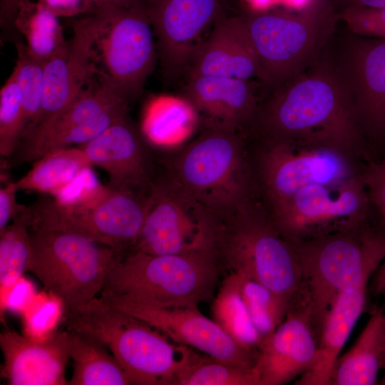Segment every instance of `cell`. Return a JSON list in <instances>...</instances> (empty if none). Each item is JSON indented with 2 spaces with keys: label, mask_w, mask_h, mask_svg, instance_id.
I'll use <instances>...</instances> for the list:
<instances>
[{
  "label": "cell",
  "mask_w": 385,
  "mask_h": 385,
  "mask_svg": "<svg viewBox=\"0 0 385 385\" xmlns=\"http://www.w3.org/2000/svg\"><path fill=\"white\" fill-rule=\"evenodd\" d=\"M255 118L268 139L330 148L355 160L369 158L348 86L327 70L281 83Z\"/></svg>",
  "instance_id": "obj_1"
},
{
  "label": "cell",
  "mask_w": 385,
  "mask_h": 385,
  "mask_svg": "<svg viewBox=\"0 0 385 385\" xmlns=\"http://www.w3.org/2000/svg\"><path fill=\"white\" fill-rule=\"evenodd\" d=\"M66 329L89 336L111 351L131 384L175 385L195 358L145 322L104 302L99 297L65 312Z\"/></svg>",
  "instance_id": "obj_2"
},
{
  "label": "cell",
  "mask_w": 385,
  "mask_h": 385,
  "mask_svg": "<svg viewBox=\"0 0 385 385\" xmlns=\"http://www.w3.org/2000/svg\"><path fill=\"white\" fill-rule=\"evenodd\" d=\"M290 242L300 263L304 297L318 333L337 296L368 285L385 260V228L374 227L369 220L347 230Z\"/></svg>",
  "instance_id": "obj_3"
},
{
  "label": "cell",
  "mask_w": 385,
  "mask_h": 385,
  "mask_svg": "<svg viewBox=\"0 0 385 385\" xmlns=\"http://www.w3.org/2000/svg\"><path fill=\"white\" fill-rule=\"evenodd\" d=\"M214 255H156L131 251L113 265L99 297L108 304L197 307L215 284Z\"/></svg>",
  "instance_id": "obj_4"
},
{
  "label": "cell",
  "mask_w": 385,
  "mask_h": 385,
  "mask_svg": "<svg viewBox=\"0 0 385 385\" xmlns=\"http://www.w3.org/2000/svg\"><path fill=\"white\" fill-rule=\"evenodd\" d=\"M171 179L220 220L250 200L242 139L236 131L207 127L172 164Z\"/></svg>",
  "instance_id": "obj_5"
},
{
  "label": "cell",
  "mask_w": 385,
  "mask_h": 385,
  "mask_svg": "<svg viewBox=\"0 0 385 385\" xmlns=\"http://www.w3.org/2000/svg\"><path fill=\"white\" fill-rule=\"evenodd\" d=\"M26 272L58 297L65 312L98 297L113 265L124 255L81 235L51 230H31Z\"/></svg>",
  "instance_id": "obj_6"
},
{
  "label": "cell",
  "mask_w": 385,
  "mask_h": 385,
  "mask_svg": "<svg viewBox=\"0 0 385 385\" xmlns=\"http://www.w3.org/2000/svg\"><path fill=\"white\" fill-rule=\"evenodd\" d=\"M229 221L230 228L227 232L222 229L218 247L233 272L266 286L291 306L304 299V280L296 251L268 212L250 201Z\"/></svg>",
  "instance_id": "obj_7"
},
{
  "label": "cell",
  "mask_w": 385,
  "mask_h": 385,
  "mask_svg": "<svg viewBox=\"0 0 385 385\" xmlns=\"http://www.w3.org/2000/svg\"><path fill=\"white\" fill-rule=\"evenodd\" d=\"M242 16L264 82L270 84H281L294 77L321 48L334 22L327 0H315L294 13L253 10Z\"/></svg>",
  "instance_id": "obj_8"
},
{
  "label": "cell",
  "mask_w": 385,
  "mask_h": 385,
  "mask_svg": "<svg viewBox=\"0 0 385 385\" xmlns=\"http://www.w3.org/2000/svg\"><path fill=\"white\" fill-rule=\"evenodd\" d=\"M148 195L108 186L90 205L71 207L39 194L29 205L30 229L77 234L125 255L133 251L142 230Z\"/></svg>",
  "instance_id": "obj_9"
},
{
  "label": "cell",
  "mask_w": 385,
  "mask_h": 385,
  "mask_svg": "<svg viewBox=\"0 0 385 385\" xmlns=\"http://www.w3.org/2000/svg\"><path fill=\"white\" fill-rule=\"evenodd\" d=\"M220 220L171 179L155 180L133 251L156 255L215 253Z\"/></svg>",
  "instance_id": "obj_10"
},
{
  "label": "cell",
  "mask_w": 385,
  "mask_h": 385,
  "mask_svg": "<svg viewBox=\"0 0 385 385\" xmlns=\"http://www.w3.org/2000/svg\"><path fill=\"white\" fill-rule=\"evenodd\" d=\"M371 208L360 171L338 183L306 187L267 212L284 238L299 241L359 226Z\"/></svg>",
  "instance_id": "obj_11"
},
{
  "label": "cell",
  "mask_w": 385,
  "mask_h": 385,
  "mask_svg": "<svg viewBox=\"0 0 385 385\" xmlns=\"http://www.w3.org/2000/svg\"><path fill=\"white\" fill-rule=\"evenodd\" d=\"M257 160L259 183L268 207L317 184H333L358 173L355 159L333 148L268 139Z\"/></svg>",
  "instance_id": "obj_12"
},
{
  "label": "cell",
  "mask_w": 385,
  "mask_h": 385,
  "mask_svg": "<svg viewBox=\"0 0 385 385\" xmlns=\"http://www.w3.org/2000/svg\"><path fill=\"white\" fill-rule=\"evenodd\" d=\"M131 101L98 69L49 127L19 144V162L33 163L51 150L87 143L128 114Z\"/></svg>",
  "instance_id": "obj_13"
},
{
  "label": "cell",
  "mask_w": 385,
  "mask_h": 385,
  "mask_svg": "<svg viewBox=\"0 0 385 385\" xmlns=\"http://www.w3.org/2000/svg\"><path fill=\"white\" fill-rule=\"evenodd\" d=\"M104 24L96 46L106 76L132 101L143 90L156 58L155 35L140 6L101 4Z\"/></svg>",
  "instance_id": "obj_14"
},
{
  "label": "cell",
  "mask_w": 385,
  "mask_h": 385,
  "mask_svg": "<svg viewBox=\"0 0 385 385\" xmlns=\"http://www.w3.org/2000/svg\"><path fill=\"white\" fill-rule=\"evenodd\" d=\"M104 24L101 6L72 19L71 38L44 62V91L41 113L25 141L49 127L73 103L98 68L94 48Z\"/></svg>",
  "instance_id": "obj_15"
},
{
  "label": "cell",
  "mask_w": 385,
  "mask_h": 385,
  "mask_svg": "<svg viewBox=\"0 0 385 385\" xmlns=\"http://www.w3.org/2000/svg\"><path fill=\"white\" fill-rule=\"evenodd\" d=\"M231 0H141L157 40L165 77L174 78L188 70L201 38L227 14Z\"/></svg>",
  "instance_id": "obj_16"
},
{
  "label": "cell",
  "mask_w": 385,
  "mask_h": 385,
  "mask_svg": "<svg viewBox=\"0 0 385 385\" xmlns=\"http://www.w3.org/2000/svg\"><path fill=\"white\" fill-rule=\"evenodd\" d=\"M108 304L145 322L177 344L196 349L213 359L254 366L257 356L240 346L197 307H156L125 302Z\"/></svg>",
  "instance_id": "obj_17"
},
{
  "label": "cell",
  "mask_w": 385,
  "mask_h": 385,
  "mask_svg": "<svg viewBox=\"0 0 385 385\" xmlns=\"http://www.w3.org/2000/svg\"><path fill=\"white\" fill-rule=\"evenodd\" d=\"M318 339L307 302L292 305L258 351L253 368L259 385L285 384L309 371L317 359Z\"/></svg>",
  "instance_id": "obj_18"
},
{
  "label": "cell",
  "mask_w": 385,
  "mask_h": 385,
  "mask_svg": "<svg viewBox=\"0 0 385 385\" xmlns=\"http://www.w3.org/2000/svg\"><path fill=\"white\" fill-rule=\"evenodd\" d=\"M80 147L92 165L107 173L110 188L145 194L150 192L154 180L151 146L128 114Z\"/></svg>",
  "instance_id": "obj_19"
},
{
  "label": "cell",
  "mask_w": 385,
  "mask_h": 385,
  "mask_svg": "<svg viewBox=\"0 0 385 385\" xmlns=\"http://www.w3.org/2000/svg\"><path fill=\"white\" fill-rule=\"evenodd\" d=\"M68 334L58 331L48 339L36 341L9 329L2 332L1 376L11 385L68 384Z\"/></svg>",
  "instance_id": "obj_20"
},
{
  "label": "cell",
  "mask_w": 385,
  "mask_h": 385,
  "mask_svg": "<svg viewBox=\"0 0 385 385\" xmlns=\"http://www.w3.org/2000/svg\"><path fill=\"white\" fill-rule=\"evenodd\" d=\"M188 76H220L264 82L258 58L241 16L226 14L217 21L187 70Z\"/></svg>",
  "instance_id": "obj_21"
},
{
  "label": "cell",
  "mask_w": 385,
  "mask_h": 385,
  "mask_svg": "<svg viewBox=\"0 0 385 385\" xmlns=\"http://www.w3.org/2000/svg\"><path fill=\"white\" fill-rule=\"evenodd\" d=\"M255 88L252 80L188 76L184 93L207 127L238 132L257 113Z\"/></svg>",
  "instance_id": "obj_22"
},
{
  "label": "cell",
  "mask_w": 385,
  "mask_h": 385,
  "mask_svg": "<svg viewBox=\"0 0 385 385\" xmlns=\"http://www.w3.org/2000/svg\"><path fill=\"white\" fill-rule=\"evenodd\" d=\"M350 91L364 137L385 143V40L372 38L356 46L349 65Z\"/></svg>",
  "instance_id": "obj_23"
},
{
  "label": "cell",
  "mask_w": 385,
  "mask_h": 385,
  "mask_svg": "<svg viewBox=\"0 0 385 385\" xmlns=\"http://www.w3.org/2000/svg\"><path fill=\"white\" fill-rule=\"evenodd\" d=\"M367 287L345 291L334 300L321 324L316 361L295 384L330 385L336 362L366 307Z\"/></svg>",
  "instance_id": "obj_24"
},
{
  "label": "cell",
  "mask_w": 385,
  "mask_h": 385,
  "mask_svg": "<svg viewBox=\"0 0 385 385\" xmlns=\"http://www.w3.org/2000/svg\"><path fill=\"white\" fill-rule=\"evenodd\" d=\"M385 368V308L375 307L351 349L337 359L330 385H373Z\"/></svg>",
  "instance_id": "obj_25"
},
{
  "label": "cell",
  "mask_w": 385,
  "mask_h": 385,
  "mask_svg": "<svg viewBox=\"0 0 385 385\" xmlns=\"http://www.w3.org/2000/svg\"><path fill=\"white\" fill-rule=\"evenodd\" d=\"M200 115L186 98L159 96L150 101L140 127L151 147L180 145L197 128Z\"/></svg>",
  "instance_id": "obj_26"
},
{
  "label": "cell",
  "mask_w": 385,
  "mask_h": 385,
  "mask_svg": "<svg viewBox=\"0 0 385 385\" xmlns=\"http://www.w3.org/2000/svg\"><path fill=\"white\" fill-rule=\"evenodd\" d=\"M32 168L16 180L19 190L54 195L93 165L80 146L51 150L34 162Z\"/></svg>",
  "instance_id": "obj_27"
},
{
  "label": "cell",
  "mask_w": 385,
  "mask_h": 385,
  "mask_svg": "<svg viewBox=\"0 0 385 385\" xmlns=\"http://www.w3.org/2000/svg\"><path fill=\"white\" fill-rule=\"evenodd\" d=\"M68 331L69 356L73 361L68 384H131L122 366L103 344L89 336Z\"/></svg>",
  "instance_id": "obj_28"
},
{
  "label": "cell",
  "mask_w": 385,
  "mask_h": 385,
  "mask_svg": "<svg viewBox=\"0 0 385 385\" xmlns=\"http://www.w3.org/2000/svg\"><path fill=\"white\" fill-rule=\"evenodd\" d=\"M213 319L240 346L257 355L263 339L254 325L232 272L223 281L212 306Z\"/></svg>",
  "instance_id": "obj_29"
},
{
  "label": "cell",
  "mask_w": 385,
  "mask_h": 385,
  "mask_svg": "<svg viewBox=\"0 0 385 385\" xmlns=\"http://www.w3.org/2000/svg\"><path fill=\"white\" fill-rule=\"evenodd\" d=\"M15 27L24 36L29 51L43 62L58 53L67 41L58 17L36 1H21Z\"/></svg>",
  "instance_id": "obj_30"
},
{
  "label": "cell",
  "mask_w": 385,
  "mask_h": 385,
  "mask_svg": "<svg viewBox=\"0 0 385 385\" xmlns=\"http://www.w3.org/2000/svg\"><path fill=\"white\" fill-rule=\"evenodd\" d=\"M234 272L252 321L264 340L283 322L291 304L266 286L240 272Z\"/></svg>",
  "instance_id": "obj_31"
},
{
  "label": "cell",
  "mask_w": 385,
  "mask_h": 385,
  "mask_svg": "<svg viewBox=\"0 0 385 385\" xmlns=\"http://www.w3.org/2000/svg\"><path fill=\"white\" fill-rule=\"evenodd\" d=\"M30 249L28 210L0 230V294L26 272Z\"/></svg>",
  "instance_id": "obj_32"
},
{
  "label": "cell",
  "mask_w": 385,
  "mask_h": 385,
  "mask_svg": "<svg viewBox=\"0 0 385 385\" xmlns=\"http://www.w3.org/2000/svg\"><path fill=\"white\" fill-rule=\"evenodd\" d=\"M14 43L17 58L12 73L22 93L26 124L23 140L32 130L41 111L44 91V62L34 56L25 43L19 41Z\"/></svg>",
  "instance_id": "obj_33"
},
{
  "label": "cell",
  "mask_w": 385,
  "mask_h": 385,
  "mask_svg": "<svg viewBox=\"0 0 385 385\" xmlns=\"http://www.w3.org/2000/svg\"><path fill=\"white\" fill-rule=\"evenodd\" d=\"M175 385H259L253 368L212 357H196L186 366Z\"/></svg>",
  "instance_id": "obj_34"
},
{
  "label": "cell",
  "mask_w": 385,
  "mask_h": 385,
  "mask_svg": "<svg viewBox=\"0 0 385 385\" xmlns=\"http://www.w3.org/2000/svg\"><path fill=\"white\" fill-rule=\"evenodd\" d=\"M22 93L11 73L0 91V154L9 158L16 151L26 130Z\"/></svg>",
  "instance_id": "obj_35"
},
{
  "label": "cell",
  "mask_w": 385,
  "mask_h": 385,
  "mask_svg": "<svg viewBox=\"0 0 385 385\" xmlns=\"http://www.w3.org/2000/svg\"><path fill=\"white\" fill-rule=\"evenodd\" d=\"M65 307L56 296L43 290L38 292L22 314L24 335L36 341H45L58 332L64 319Z\"/></svg>",
  "instance_id": "obj_36"
},
{
  "label": "cell",
  "mask_w": 385,
  "mask_h": 385,
  "mask_svg": "<svg viewBox=\"0 0 385 385\" xmlns=\"http://www.w3.org/2000/svg\"><path fill=\"white\" fill-rule=\"evenodd\" d=\"M341 15L354 33L385 40V8L346 7Z\"/></svg>",
  "instance_id": "obj_37"
},
{
  "label": "cell",
  "mask_w": 385,
  "mask_h": 385,
  "mask_svg": "<svg viewBox=\"0 0 385 385\" xmlns=\"http://www.w3.org/2000/svg\"><path fill=\"white\" fill-rule=\"evenodd\" d=\"M361 175L371 207L379 215L381 225L385 228V158L369 161L361 170Z\"/></svg>",
  "instance_id": "obj_38"
},
{
  "label": "cell",
  "mask_w": 385,
  "mask_h": 385,
  "mask_svg": "<svg viewBox=\"0 0 385 385\" xmlns=\"http://www.w3.org/2000/svg\"><path fill=\"white\" fill-rule=\"evenodd\" d=\"M38 294L34 283L22 276L0 294L1 319L6 311L22 315Z\"/></svg>",
  "instance_id": "obj_39"
},
{
  "label": "cell",
  "mask_w": 385,
  "mask_h": 385,
  "mask_svg": "<svg viewBox=\"0 0 385 385\" xmlns=\"http://www.w3.org/2000/svg\"><path fill=\"white\" fill-rule=\"evenodd\" d=\"M18 191L16 182L12 180L6 181L0 188V230L29 210V205L18 202Z\"/></svg>",
  "instance_id": "obj_40"
},
{
  "label": "cell",
  "mask_w": 385,
  "mask_h": 385,
  "mask_svg": "<svg viewBox=\"0 0 385 385\" xmlns=\"http://www.w3.org/2000/svg\"><path fill=\"white\" fill-rule=\"evenodd\" d=\"M57 17L75 19L90 13L95 4L91 0H36Z\"/></svg>",
  "instance_id": "obj_41"
},
{
  "label": "cell",
  "mask_w": 385,
  "mask_h": 385,
  "mask_svg": "<svg viewBox=\"0 0 385 385\" xmlns=\"http://www.w3.org/2000/svg\"><path fill=\"white\" fill-rule=\"evenodd\" d=\"M21 1L1 0L0 1V26L4 34L9 38H14L17 33L15 20Z\"/></svg>",
  "instance_id": "obj_42"
},
{
  "label": "cell",
  "mask_w": 385,
  "mask_h": 385,
  "mask_svg": "<svg viewBox=\"0 0 385 385\" xmlns=\"http://www.w3.org/2000/svg\"><path fill=\"white\" fill-rule=\"evenodd\" d=\"M373 291L383 297L385 307V260L379 265L374 274Z\"/></svg>",
  "instance_id": "obj_43"
},
{
  "label": "cell",
  "mask_w": 385,
  "mask_h": 385,
  "mask_svg": "<svg viewBox=\"0 0 385 385\" xmlns=\"http://www.w3.org/2000/svg\"><path fill=\"white\" fill-rule=\"evenodd\" d=\"M346 7L385 8V0H338Z\"/></svg>",
  "instance_id": "obj_44"
},
{
  "label": "cell",
  "mask_w": 385,
  "mask_h": 385,
  "mask_svg": "<svg viewBox=\"0 0 385 385\" xmlns=\"http://www.w3.org/2000/svg\"><path fill=\"white\" fill-rule=\"evenodd\" d=\"M95 5L106 4L120 8H132L139 5L141 0H91Z\"/></svg>",
  "instance_id": "obj_45"
},
{
  "label": "cell",
  "mask_w": 385,
  "mask_h": 385,
  "mask_svg": "<svg viewBox=\"0 0 385 385\" xmlns=\"http://www.w3.org/2000/svg\"><path fill=\"white\" fill-rule=\"evenodd\" d=\"M255 11L267 10L276 0H247Z\"/></svg>",
  "instance_id": "obj_46"
},
{
  "label": "cell",
  "mask_w": 385,
  "mask_h": 385,
  "mask_svg": "<svg viewBox=\"0 0 385 385\" xmlns=\"http://www.w3.org/2000/svg\"><path fill=\"white\" fill-rule=\"evenodd\" d=\"M315 0H285V1L296 9L302 10L309 6Z\"/></svg>",
  "instance_id": "obj_47"
},
{
  "label": "cell",
  "mask_w": 385,
  "mask_h": 385,
  "mask_svg": "<svg viewBox=\"0 0 385 385\" xmlns=\"http://www.w3.org/2000/svg\"><path fill=\"white\" fill-rule=\"evenodd\" d=\"M380 384H382V385H385V374H384L383 379H381Z\"/></svg>",
  "instance_id": "obj_48"
}]
</instances>
